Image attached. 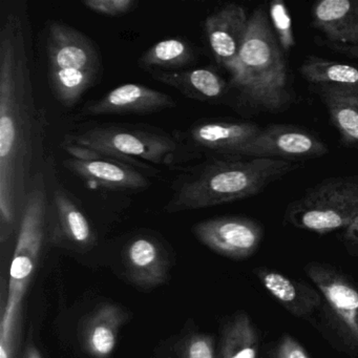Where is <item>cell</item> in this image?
<instances>
[{
	"label": "cell",
	"instance_id": "14",
	"mask_svg": "<svg viewBox=\"0 0 358 358\" xmlns=\"http://www.w3.org/2000/svg\"><path fill=\"white\" fill-rule=\"evenodd\" d=\"M311 20L328 47H358V0H320L312 7Z\"/></svg>",
	"mask_w": 358,
	"mask_h": 358
},
{
	"label": "cell",
	"instance_id": "2",
	"mask_svg": "<svg viewBox=\"0 0 358 358\" xmlns=\"http://www.w3.org/2000/svg\"><path fill=\"white\" fill-rule=\"evenodd\" d=\"M297 164L280 159L227 156L189 167L171 184L166 213L198 210L257 196Z\"/></svg>",
	"mask_w": 358,
	"mask_h": 358
},
{
	"label": "cell",
	"instance_id": "31",
	"mask_svg": "<svg viewBox=\"0 0 358 358\" xmlns=\"http://www.w3.org/2000/svg\"><path fill=\"white\" fill-rule=\"evenodd\" d=\"M26 358H43L41 357V353H39L38 350L35 347L29 348L28 351H27Z\"/></svg>",
	"mask_w": 358,
	"mask_h": 358
},
{
	"label": "cell",
	"instance_id": "20",
	"mask_svg": "<svg viewBox=\"0 0 358 358\" xmlns=\"http://www.w3.org/2000/svg\"><path fill=\"white\" fill-rule=\"evenodd\" d=\"M125 263L134 282L141 286L155 287L166 280V259L158 241L138 236L125 248Z\"/></svg>",
	"mask_w": 358,
	"mask_h": 358
},
{
	"label": "cell",
	"instance_id": "7",
	"mask_svg": "<svg viewBox=\"0 0 358 358\" xmlns=\"http://www.w3.org/2000/svg\"><path fill=\"white\" fill-rule=\"evenodd\" d=\"M357 217L358 175H348L328 178L308 188L289 203L284 222L322 236L345 229Z\"/></svg>",
	"mask_w": 358,
	"mask_h": 358
},
{
	"label": "cell",
	"instance_id": "9",
	"mask_svg": "<svg viewBox=\"0 0 358 358\" xmlns=\"http://www.w3.org/2000/svg\"><path fill=\"white\" fill-rule=\"evenodd\" d=\"M192 232L210 250L236 261L252 257L264 238L261 224L243 215L205 220L196 224Z\"/></svg>",
	"mask_w": 358,
	"mask_h": 358
},
{
	"label": "cell",
	"instance_id": "24",
	"mask_svg": "<svg viewBox=\"0 0 358 358\" xmlns=\"http://www.w3.org/2000/svg\"><path fill=\"white\" fill-rule=\"evenodd\" d=\"M301 77L311 85H358V66L324 59L315 55L307 56L299 68Z\"/></svg>",
	"mask_w": 358,
	"mask_h": 358
},
{
	"label": "cell",
	"instance_id": "4",
	"mask_svg": "<svg viewBox=\"0 0 358 358\" xmlns=\"http://www.w3.org/2000/svg\"><path fill=\"white\" fill-rule=\"evenodd\" d=\"M49 189L45 173L38 171L29 188L10 268L7 303L0 322V358H13L22 299L36 268L48 221Z\"/></svg>",
	"mask_w": 358,
	"mask_h": 358
},
{
	"label": "cell",
	"instance_id": "17",
	"mask_svg": "<svg viewBox=\"0 0 358 358\" xmlns=\"http://www.w3.org/2000/svg\"><path fill=\"white\" fill-rule=\"evenodd\" d=\"M253 272L266 291L295 317H308L322 307V296L307 282L267 267L255 268Z\"/></svg>",
	"mask_w": 358,
	"mask_h": 358
},
{
	"label": "cell",
	"instance_id": "29",
	"mask_svg": "<svg viewBox=\"0 0 358 358\" xmlns=\"http://www.w3.org/2000/svg\"><path fill=\"white\" fill-rule=\"evenodd\" d=\"M341 241L350 253L358 257V217L343 229Z\"/></svg>",
	"mask_w": 358,
	"mask_h": 358
},
{
	"label": "cell",
	"instance_id": "22",
	"mask_svg": "<svg viewBox=\"0 0 358 358\" xmlns=\"http://www.w3.org/2000/svg\"><path fill=\"white\" fill-rule=\"evenodd\" d=\"M196 60V51L189 41L182 38H167L158 41L146 50L139 58L143 70L178 72L186 70Z\"/></svg>",
	"mask_w": 358,
	"mask_h": 358
},
{
	"label": "cell",
	"instance_id": "21",
	"mask_svg": "<svg viewBox=\"0 0 358 358\" xmlns=\"http://www.w3.org/2000/svg\"><path fill=\"white\" fill-rule=\"evenodd\" d=\"M127 320V314L118 306H100L87 318L83 332V347L95 358L112 355L118 339L119 329Z\"/></svg>",
	"mask_w": 358,
	"mask_h": 358
},
{
	"label": "cell",
	"instance_id": "13",
	"mask_svg": "<svg viewBox=\"0 0 358 358\" xmlns=\"http://www.w3.org/2000/svg\"><path fill=\"white\" fill-rule=\"evenodd\" d=\"M176 102L163 92L139 83H124L83 108L85 116L148 115L175 108Z\"/></svg>",
	"mask_w": 358,
	"mask_h": 358
},
{
	"label": "cell",
	"instance_id": "19",
	"mask_svg": "<svg viewBox=\"0 0 358 358\" xmlns=\"http://www.w3.org/2000/svg\"><path fill=\"white\" fill-rule=\"evenodd\" d=\"M148 74L185 97L200 102L220 101L229 89V83L211 68L186 69L178 72L150 71Z\"/></svg>",
	"mask_w": 358,
	"mask_h": 358
},
{
	"label": "cell",
	"instance_id": "28",
	"mask_svg": "<svg viewBox=\"0 0 358 358\" xmlns=\"http://www.w3.org/2000/svg\"><path fill=\"white\" fill-rule=\"evenodd\" d=\"M274 358H310V356L296 339L286 335L278 343Z\"/></svg>",
	"mask_w": 358,
	"mask_h": 358
},
{
	"label": "cell",
	"instance_id": "6",
	"mask_svg": "<svg viewBox=\"0 0 358 358\" xmlns=\"http://www.w3.org/2000/svg\"><path fill=\"white\" fill-rule=\"evenodd\" d=\"M45 53L52 94L64 108H73L101 76L99 51L80 31L52 22L47 27Z\"/></svg>",
	"mask_w": 358,
	"mask_h": 358
},
{
	"label": "cell",
	"instance_id": "16",
	"mask_svg": "<svg viewBox=\"0 0 358 358\" xmlns=\"http://www.w3.org/2000/svg\"><path fill=\"white\" fill-rule=\"evenodd\" d=\"M48 219H51L55 236L69 244L83 249L95 244V232L87 215L74 196L62 186H55L52 194L49 192Z\"/></svg>",
	"mask_w": 358,
	"mask_h": 358
},
{
	"label": "cell",
	"instance_id": "18",
	"mask_svg": "<svg viewBox=\"0 0 358 358\" xmlns=\"http://www.w3.org/2000/svg\"><path fill=\"white\" fill-rule=\"evenodd\" d=\"M312 91L327 108L341 144L358 148V85H312Z\"/></svg>",
	"mask_w": 358,
	"mask_h": 358
},
{
	"label": "cell",
	"instance_id": "1",
	"mask_svg": "<svg viewBox=\"0 0 358 358\" xmlns=\"http://www.w3.org/2000/svg\"><path fill=\"white\" fill-rule=\"evenodd\" d=\"M26 10L10 7L0 22V230L20 223L43 154L45 116L31 77Z\"/></svg>",
	"mask_w": 358,
	"mask_h": 358
},
{
	"label": "cell",
	"instance_id": "27",
	"mask_svg": "<svg viewBox=\"0 0 358 358\" xmlns=\"http://www.w3.org/2000/svg\"><path fill=\"white\" fill-rule=\"evenodd\" d=\"M83 5L94 13L108 17H118L136 10V0H85Z\"/></svg>",
	"mask_w": 358,
	"mask_h": 358
},
{
	"label": "cell",
	"instance_id": "26",
	"mask_svg": "<svg viewBox=\"0 0 358 358\" xmlns=\"http://www.w3.org/2000/svg\"><path fill=\"white\" fill-rule=\"evenodd\" d=\"M179 358H215L213 337L205 334L190 335L181 343Z\"/></svg>",
	"mask_w": 358,
	"mask_h": 358
},
{
	"label": "cell",
	"instance_id": "15",
	"mask_svg": "<svg viewBox=\"0 0 358 358\" xmlns=\"http://www.w3.org/2000/svg\"><path fill=\"white\" fill-rule=\"evenodd\" d=\"M261 131L262 127L257 123L206 121L194 125L187 136L194 148L241 157L244 148Z\"/></svg>",
	"mask_w": 358,
	"mask_h": 358
},
{
	"label": "cell",
	"instance_id": "10",
	"mask_svg": "<svg viewBox=\"0 0 358 358\" xmlns=\"http://www.w3.org/2000/svg\"><path fill=\"white\" fill-rule=\"evenodd\" d=\"M329 148L318 136L293 124H271L262 127L259 135L244 148L241 157L306 161L322 158Z\"/></svg>",
	"mask_w": 358,
	"mask_h": 358
},
{
	"label": "cell",
	"instance_id": "25",
	"mask_svg": "<svg viewBox=\"0 0 358 358\" xmlns=\"http://www.w3.org/2000/svg\"><path fill=\"white\" fill-rule=\"evenodd\" d=\"M270 24L280 43L282 51H291L295 45L294 34H293L292 20L288 8L282 1H271L269 7Z\"/></svg>",
	"mask_w": 358,
	"mask_h": 358
},
{
	"label": "cell",
	"instance_id": "23",
	"mask_svg": "<svg viewBox=\"0 0 358 358\" xmlns=\"http://www.w3.org/2000/svg\"><path fill=\"white\" fill-rule=\"evenodd\" d=\"M259 337L246 312L234 314L222 331L220 358H257Z\"/></svg>",
	"mask_w": 358,
	"mask_h": 358
},
{
	"label": "cell",
	"instance_id": "30",
	"mask_svg": "<svg viewBox=\"0 0 358 358\" xmlns=\"http://www.w3.org/2000/svg\"><path fill=\"white\" fill-rule=\"evenodd\" d=\"M330 49L333 51L338 52V53L343 54V55L348 56V57L354 58V59H358V47L355 48H345V47H334V45H329Z\"/></svg>",
	"mask_w": 358,
	"mask_h": 358
},
{
	"label": "cell",
	"instance_id": "8",
	"mask_svg": "<svg viewBox=\"0 0 358 358\" xmlns=\"http://www.w3.org/2000/svg\"><path fill=\"white\" fill-rule=\"evenodd\" d=\"M71 158L64 167L90 185L116 192H139L148 189L150 180L131 163L99 156L76 146L62 144Z\"/></svg>",
	"mask_w": 358,
	"mask_h": 358
},
{
	"label": "cell",
	"instance_id": "3",
	"mask_svg": "<svg viewBox=\"0 0 358 358\" xmlns=\"http://www.w3.org/2000/svg\"><path fill=\"white\" fill-rule=\"evenodd\" d=\"M229 87L243 103L255 110L280 113L294 100L284 51L263 7L249 15L248 29Z\"/></svg>",
	"mask_w": 358,
	"mask_h": 358
},
{
	"label": "cell",
	"instance_id": "12",
	"mask_svg": "<svg viewBox=\"0 0 358 358\" xmlns=\"http://www.w3.org/2000/svg\"><path fill=\"white\" fill-rule=\"evenodd\" d=\"M248 22L246 10L236 3L220 8L205 20V35L211 53L217 64L229 74L242 49Z\"/></svg>",
	"mask_w": 358,
	"mask_h": 358
},
{
	"label": "cell",
	"instance_id": "5",
	"mask_svg": "<svg viewBox=\"0 0 358 358\" xmlns=\"http://www.w3.org/2000/svg\"><path fill=\"white\" fill-rule=\"evenodd\" d=\"M64 144L142 166L139 161L173 165L196 158L175 136L145 125L99 124L68 136Z\"/></svg>",
	"mask_w": 358,
	"mask_h": 358
},
{
	"label": "cell",
	"instance_id": "11",
	"mask_svg": "<svg viewBox=\"0 0 358 358\" xmlns=\"http://www.w3.org/2000/svg\"><path fill=\"white\" fill-rule=\"evenodd\" d=\"M308 278L324 295L339 329L349 343L358 345V289L332 265L310 262L303 267Z\"/></svg>",
	"mask_w": 358,
	"mask_h": 358
}]
</instances>
